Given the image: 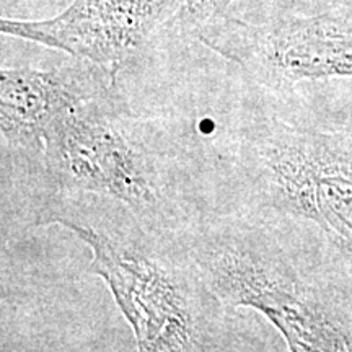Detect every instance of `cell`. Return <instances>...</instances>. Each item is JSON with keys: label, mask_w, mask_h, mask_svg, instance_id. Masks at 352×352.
<instances>
[{"label": "cell", "mask_w": 352, "mask_h": 352, "mask_svg": "<svg viewBox=\"0 0 352 352\" xmlns=\"http://www.w3.org/2000/svg\"><path fill=\"white\" fill-rule=\"evenodd\" d=\"M195 126L132 111L118 80L59 116L36 147L2 151L3 235L51 202L124 206L157 230L186 233L215 209L214 176Z\"/></svg>", "instance_id": "1"}, {"label": "cell", "mask_w": 352, "mask_h": 352, "mask_svg": "<svg viewBox=\"0 0 352 352\" xmlns=\"http://www.w3.org/2000/svg\"><path fill=\"white\" fill-rule=\"evenodd\" d=\"M30 228L60 226L91 252L100 277L134 333L140 352L236 351V310L210 287L186 233L157 230L124 206L78 197L44 206Z\"/></svg>", "instance_id": "2"}, {"label": "cell", "mask_w": 352, "mask_h": 352, "mask_svg": "<svg viewBox=\"0 0 352 352\" xmlns=\"http://www.w3.org/2000/svg\"><path fill=\"white\" fill-rule=\"evenodd\" d=\"M290 239L292 219L233 208H215L186 232L227 307L259 311L292 352L352 351V296Z\"/></svg>", "instance_id": "3"}, {"label": "cell", "mask_w": 352, "mask_h": 352, "mask_svg": "<svg viewBox=\"0 0 352 352\" xmlns=\"http://www.w3.org/2000/svg\"><path fill=\"white\" fill-rule=\"evenodd\" d=\"M220 183L230 208L311 222L352 266V134L254 116L226 134Z\"/></svg>", "instance_id": "4"}, {"label": "cell", "mask_w": 352, "mask_h": 352, "mask_svg": "<svg viewBox=\"0 0 352 352\" xmlns=\"http://www.w3.org/2000/svg\"><path fill=\"white\" fill-rule=\"evenodd\" d=\"M195 38L267 87L352 77V0H333L311 16L266 23L223 15Z\"/></svg>", "instance_id": "5"}, {"label": "cell", "mask_w": 352, "mask_h": 352, "mask_svg": "<svg viewBox=\"0 0 352 352\" xmlns=\"http://www.w3.org/2000/svg\"><path fill=\"white\" fill-rule=\"evenodd\" d=\"M176 7L178 0H74L47 20L2 19L0 32L120 74L158 30L170 26Z\"/></svg>", "instance_id": "6"}, {"label": "cell", "mask_w": 352, "mask_h": 352, "mask_svg": "<svg viewBox=\"0 0 352 352\" xmlns=\"http://www.w3.org/2000/svg\"><path fill=\"white\" fill-rule=\"evenodd\" d=\"M118 80V74L90 60L54 67L0 69V145L2 151L36 147L57 118Z\"/></svg>", "instance_id": "7"}, {"label": "cell", "mask_w": 352, "mask_h": 352, "mask_svg": "<svg viewBox=\"0 0 352 352\" xmlns=\"http://www.w3.org/2000/svg\"><path fill=\"white\" fill-rule=\"evenodd\" d=\"M235 0H178L170 28L196 36L204 25L228 15V8Z\"/></svg>", "instance_id": "8"}]
</instances>
